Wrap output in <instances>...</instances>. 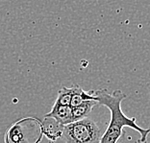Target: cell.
<instances>
[{"label":"cell","mask_w":150,"mask_h":143,"mask_svg":"<svg viewBox=\"0 0 150 143\" xmlns=\"http://www.w3.org/2000/svg\"><path fill=\"white\" fill-rule=\"evenodd\" d=\"M93 96L96 98L98 104L106 106L111 111V120L104 135H102L99 143H117L121 137L122 129L129 127L137 131L141 135V138L137 143H147V137L150 134V127L144 129L137 124L136 117L129 118L121 110V102L126 98V95L121 90L117 89L109 92L107 89L93 90Z\"/></svg>","instance_id":"6da1fadb"},{"label":"cell","mask_w":150,"mask_h":143,"mask_svg":"<svg viewBox=\"0 0 150 143\" xmlns=\"http://www.w3.org/2000/svg\"><path fill=\"white\" fill-rule=\"evenodd\" d=\"M43 135L42 121L26 117L13 123L5 134V143H40Z\"/></svg>","instance_id":"7a4b0ae2"},{"label":"cell","mask_w":150,"mask_h":143,"mask_svg":"<svg viewBox=\"0 0 150 143\" xmlns=\"http://www.w3.org/2000/svg\"><path fill=\"white\" fill-rule=\"evenodd\" d=\"M63 137L66 143H99L102 132L93 120L85 118L64 126Z\"/></svg>","instance_id":"3957f363"},{"label":"cell","mask_w":150,"mask_h":143,"mask_svg":"<svg viewBox=\"0 0 150 143\" xmlns=\"http://www.w3.org/2000/svg\"><path fill=\"white\" fill-rule=\"evenodd\" d=\"M45 117L54 118L58 123H60L64 127L69 124L73 123L72 108L70 107L60 106V105L57 104H54L52 110L45 115Z\"/></svg>","instance_id":"277c9868"},{"label":"cell","mask_w":150,"mask_h":143,"mask_svg":"<svg viewBox=\"0 0 150 143\" xmlns=\"http://www.w3.org/2000/svg\"><path fill=\"white\" fill-rule=\"evenodd\" d=\"M42 123L43 128V135H45L50 140H56L57 138L63 135L64 126L58 123L54 118L44 116V120Z\"/></svg>","instance_id":"5b68a950"},{"label":"cell","mask_w":150,"mask_h":143,"mask_svg":"<svg viewBox=\"0 0 150 143\" xmlns=\"http://www.w3.org/2000/svg\"><path fill=\"white\" fill-rule=\"evenodd\" d=\"M72 94H71V102H70V108H73L75 107L79 106L83 102L88 100H96V98L93 96V90L85 91L83 90L79 85H73L71 87Z\"/></svg>","instance_id":"8992f818"},{"label":"cell","mask_w":150,"mask_h":143,"mask_svg":"<svg viewBox=\"0 0 150 143\" xmlns=\"http://www.w3.org/2000/svg\"><path fill=\"white\" fill-rule=\"evenodd\" d=\"M98 102L95 100H88L83 102L79 106L72 108V118L73 122L82 120V119L87 118V116L90 114V112L93 111V108L97 106Z\"/></svg>","instance_id":"52a82bcc"},{"label":"cell","mask_w":150,"mask_h":143,"mask_svg":"<svg viewBox=\"0 0 150 143\" xmlns=\"http://www.w3.org/2000/svg\"><path fill=\"white\" fill-rule=\"evenodd\" d=\"M71 94H72L71 87H63L59 90V92H58V97H57V99H56L55 104L60 105V106L70 107Z\"/></svg>","instance_id":"ba28073f"}]
</instances>
